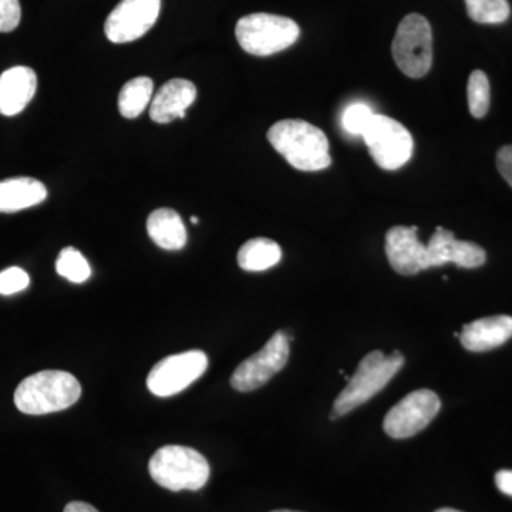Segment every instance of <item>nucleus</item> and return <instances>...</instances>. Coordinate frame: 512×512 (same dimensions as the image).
<instances>
[{
	"instance_id": "30",
	"label": "nucleus",
	"mask_w": 512,
	"mask_h": 512,
	"mask_svg": "<svg viewBox=\"0 0 512 512\" xmlns=\"http://www.w3.org/2000/svg\"><path fill=\"white\" fill-rule=\"evenodd\" d=\"M64 512H99L93 505L82 503V501H73L67 504Z\"/></svg>"
},
{
	"instance_id": "7",
	"label": "nucleus",
	"mask_w": 512,
	"mask_h": 512,
	"mask_svg": "<svg viewBox=\"0 0 512 512\" xmlns=\"http://www.w3.org/2000/svg\"><path fill=\"white\" fill-rule=\"evenodd\" d=\"M362 137L373 161L383 170H399L413 156L412 134L392 117L375 114Z\"/></svg>"
},
{
	"instance_id": "20",
	"label": "nucleus",
	"mask_w": 512,
	"mask_h": 512,
	"mask_svg": "<svg viewBox=\"0 0 512 512\" xmlns=\"http://www.w3.org/2000/svg\"><path fill=\"white\" fill-rule=\"evenodd\" d=\"M467 13L474 22L483 25H498L510 18L508 0H464Z\"/></svg>"
},
{
	"instance_id": "17",
	"label": "nucleus",
	"mask_w": 512,
	"mask_h": 512,
	"mask_svg": "<svg viewBox=\"0 0 512 512\" xmlns=\"http://www.w3.org/2000/svg\"><path fill=\"white\" fill-rule=\"evenodd\" d=\"M147 232L154 244L165 251H180L187 244V229L180 214L170 208L151 212L147 220Z\"/></svg>"
},
{
	"instance_id": "1",
	"label": "nucleus",
	"mask_w": 512,
	"mask_h": 512,
	"mask_svg": "<svg viewBox=\"0 0 512 512\" xmlns=\"http://www.w3.org/2000/svg\"><path fill=\"white\" fill-rule=\"evenodd\" d=\"M268 140L296 170L320 171L332 164L328 137L308 121H278L269 128Z\"/></svg>"
},
{
	"instance_id": "31",
	"label": "nucleus",
	"mask_w": 512,
	"mask_h": 512,
	"mask_svg": "<svg viewBox=\"0 0 512 512\" xmlns=\"http://www.w3.org/2000/svg\"><path fill=\"white\" fill-rule=\"evenodd\" d=\"M436 512H461V511L453 510V508H441V510H437Z\"/></svg>"
},
{
	"instance_id": "4",
	"label": "nucleus",
	"mask_w": 512,
	"mask_h": 512,
	"mask_svg": "<svg viewBox=\"0 0 512 512\" xmlns=\"http://www.w3.org/2000/svg\"><path fill=\"white\" fill-rule=\"evenodd\" d=\"M150 476L170 491H198L208 483L210 464L197 450L184 446L161 447L148 464Z\"/></svg>"
},
{
	"instance_id": "14",
	"label": "nucleus",
	"mask_w": 512,
	"mask_h": 512,
	"mask_svg": "<svg viewBox=\"0 0 512 512\" xmlns=\"http://www.w3.org/2000/svg\"><path fill=\"white\" fill-rule=\"evenodd\" d=\"M37 76L30 67L16 66L0 76V114L16 116L35 97Z\"/></svg>"
},
{
	"instance_id": "22",
	"label": "nucleus",
	"mask_w": 512,
	"mask_h": 512,
	"mask_svg": "<svg viewBox=\"0 0 512 512\" xmlns=\"http://www.w3.org/2000/svg\"><path fill=\"white\" fill-rule=\"evenodd\" d=\"M468 109H470L471 116L476 119H483L485 114L490 109V80L487 74L481 70H474L470 74L467 86Z\"/></svg>"
},
{
	"instance_id": "16",
	"label": "nucleus",
	"mask_w": 512,
	"mask_h": 512,
	"mask_svg": "<svg viewBox=\"0 0 512 512\" xmlns=\"http://www.w3.org/2000/svg\"><path fill=\"white\" fill-rule=\"evenodd\" d=\"M47 198V188L36 178L18 177L0 181V212L12 214L35 207Z\"/></svg>"
},
{
	"instance_id": "2",
	"label": "nucleus",
	"mask_w": 512,
	"mask_h": 512,
	"mask_svg": "<svg viewBox=\"0 0 512 512\" xmlns=\"http://www.w3.org/2000/svg\"><path fill=\"white\" fill-rule=\"evenodd\" d=\"M82 396L79 380L62 370H43L26 377L15 392L19 412L43 416L69 409Z\"/></svg>"
},
{
	"instance_id": "25",
	"label": "nucleus",
	"mask_w": 512,
	"mask_h": 512,
	"mask_svg": "<svg viewBox=\"0 0 512 512\" xmlns=\"http://www.w3.org/2000/svg\"><path fill=\"white\" fill-rule=\"evenodd\" d=\"M375 113L365 103L350 104L348 109L343 111L342 127L346 133L352 136H363L367 127L372 123Z\"/></svg>"
},
{
	"instance_id": "32",
	"label": "nucleus",
	"mask_w": 512,
	"mask_h": 512,
	"mask_svg": "<svg viewBox=\"0 0 512 512\" xmlns=\"http://www.w3.org/2000/svg\"><path fill=\"white\" fill-rule=\"evenodd\" d=\"M192 224H198V218L197 217H191Z\"/></svg>"
},
{
	"instance_id": "33",
	"label": "nucleus",
	"mask_w": 512,
	"mask_h": 512,
	"mask_svg": "<svg viewBox=\"0 0 512 512\" xmlns=\"http://www.w3.org/2000/svg\"><path fill=\"white\" fill-rule=\"evenodd\" d=\"M272 512H298V511L278 510V511H272Z\"/></svg>"
},
{
	"instance_id": "12",
	"label": "nucleus",
	"mask_w": 512,
	"mask_h": 512,
	"mask_svg": "<svg viewBox=\"0 0 512 512\" xmlns=\"http://www.w3.org/2000/svg\"><path fill=\"white\" fill-rule=\"evenodd\" d=\"M386 255L397 274L417 275L427 268L426 245L417 238V227L397 225L386 234Z\"/></svg>"
},
{
	"instance_id": "28",
	"label": "nucleus",
	"mask_w": 512,
	"mask_h": 512,
	"mask_svg": "<svg viewBox=\"0 0 512 512\" xmlns=\"http://www.w3.org/2000/svg\"><path fill=\"white\" fill-rule=\"evenodd\" d=\"M497 167L504 180L512 187V146L500 148L497 154Z\"/></svg>"
},
{
	"instance_id": "19",
	"label": "nucleus",
	"mask_w": 512,
	"mask_h": 512,
	"mask_svg": "<svg viewBox=\"0 0 512 512\" xmlns=\"http://www.w3.org/2000/svg\"><path fill=\"white\" fill-rule=\"evenodd\" d=\"M154 83L150 77L141 76L124 84L119 96V111L126 119H136L153 100Z\"/></svg>"
},
{
	"instance_id": "6",
	"label": "nucleus",
	"mask_w": 512,
	"mask_h": 512,
	"mask_svg": "<svg viewBox=\"0 0 512 512\" xmlns=\"http://www.w3.org/2000/svg\"><path fill=\"white\" fill-rule=\"evenodd\" d=\"M392 55L406 76L420 79L433 64V32L429 20L412 13L400 22L394 36Z\"/></svg>"
},
{
	"instance_id": "29",
	"label": "nucleus",
	"mask_w": 512,
	"mask_h": 512,
	"mask_svg": "<svg viewBox=\"0 0 512 512\" xmlns=\"http://www.w3.org/2000/svg\"><path fill=\"white\" fill-rule=\"evenodd\" d=\"M495 484L498 490L505 495L512 497V470H501L495 474Z\"/></svg>"
},
{
	"instance_id": "27",
	"label": "nucleus",
	"mask_w": 512,
	"mask_h": 512,
	"mask_svg": "<svg viewBox=\"0 0 512 512\" xmlns=\"http://www.w3.org/2000/svg\"><path fill=\"white\" fill-rule=\"evenodd\" d=\"M22 19L19 0H0V32L9 33L18 28Z\"/></svg>"
},
{
	"instance_id": "9",
	"label": "nucleus",
	"mask_w": 512,
	"mask_h": 512,
	"mask_svg": "<svg viewBox=\"0 0 512 512\" xmlns=\"http://www.w3.org/2000/svg\"><path fill=\"white\" fill-rule=\"evenodd\" d=\"M440 409V397L433 390H416L407 394L386 414L383 421L384 433L392 439H409L426 429Z\"/></svg>"
},
{
	"instance_id": "21",
	"label": "nucleus",
	"mask_w": 512,
	"mask_h": 512,
	"mask_svg": "<svg viewBox=\"0 0 512 512\" xmlns=\"http://www.w3.org/2000/svg\"><path fill=\"white\" fill-rule=\"evenodd\" d=\"M57 274L73 284H83L92 276V268L82 252L76 248H64L56 261Z\"/></svg>"
},
{
	"instance_id": "24",
	"label": "nucleus",
	"mask_w": 512,
	"mask_h": 512,
	"mask_svg": "<svg viewBox=\"0 0 512 512\" xmlns=\"http://www.w3.org/2000/svg\"><path fill=\"white\" fill-rule=\"evenodd\" d=\"M487 261V255L480 245L468 241H454L453 251H451L450 264L460 266V268L474 269L480 268Z\"/></svg>"
},
{
	"instance_id": "11",
	"label": "nucleus",
	"mask_w": 512,
	"mask_h": 512,
	"mask_svg": "<svg viewBox=\"0 0 512 512\" xmlns=\"http://www.w3.org/2000/svg\"><path fill=\"white\" fill-rule=\"evenodd\" d=\"M161 0H121L104 25L110 42L130 43L146 35L160 16Z\"/></svg>"
},
{
	"instance_id": "18",
	"label": "nucleus",
	"mask_w": 512,
	"mask_h": 512,
	"mask_svg": "<svg viewBox=\"0 0 512 512\" xmlns=\"http://www.w3.org/2000/svg\"><path fill=\"white\" fill-rule=\"evenodd\" d=\"M282 259V249L268 238L249 239L238 252V265L247 272H264Z\"/></svg>"
},
{
	"instance_id": "10",
	"label": "nucleus",
	"mask_w": 512,
	"mask_h": 512,
	"mask_svg": "<svg viewBox=\"0 0 512 512\" xmlns=\"http://www.w3.org/2000/svg\"><path fill=\"white\" fill-rule=\"evenodd\" d=\"M208 367V357L201 350L165 357L151 369L147 387L154 396L171 397L184 392L200 379Z\"/></svg>"
},
{
	"instance_id": "5",
	"label": "nucleus",
	"mask_w": 512,
	"mask_h": 512,
	"mask_svg": "<svg viewBox=\"0 0 512 512\" xmlns=\"http://www.w3.org/2000/svg\"><path fill=\"white\" fill-rule=\"evenodd\" d=\"M235 35L239 46L249 55L271 56L295 45L301 29L285 16L252 13L238 20Z\"/></svg>"
},
{
	"instance_id": "23",
	"label": "nucleus",
	"mask_w": 512,
	"mask_h": 512,
	"mask_svg": "<svg viewBox=\"0 0 512 512\" xmlns=\"http://www.w3.org/2000/svg\"><path fill=\"white\" fill-rule=\"evenodd\" d=\"M456 239L453 232L437 227L429 244L426 245L427 268H439V266L450 264L451 249Z\"/></svg>"
},
{
	"instance_id": "15",
	"label": "nucleus",
	"mask_w": 512,
	"mask_h": 512,
	"mask_svg": "<svg viewBox=\"0 0 512 512\" xmlns=\"http://www.w3.org/2000/svg\"><path fill=\"white\" fill-rule=\"evenodd\" d=\"M458 338L470 352H488L500 348L512 338V318L500 315L474 320L463 326Z\"/></svg>"
},
{
	"instance_id": "3",
	"label": "nucleus",
	"mask_w": 512,
	"mask_h": 512,
	"mask_svg": "<svg viewBox=\"0 0 512 512\" xmlns=\"http://www.w3.org/2000/svg\"><path fill=\"white\" fill-rule=\"evenodd\" d=\"M404 356L400 352H393L386 356L380 350L370 352L359 363L355 375L350 377L345 389L333 403L330 420L345 416L357 407L369 402L373 396L382 392L390 380L402 369Z\"/></svg>"
},
{
	"instance_id": "26",
	"label": "nucleus",
	"mask_w": 512,
	"mask_h": 512,
	"mask_svg": "<svg viewBox=\"0 0 512 512\" xmlns=\"http://www.w3.org/2000/svg\"><path fill=\"white\" fill-rule=\"evenodd\" d=\"M30 285L29 275L18 266L0 272V295L9 296L25 291Z\"/></svg>"
},
{
	"instance_id": "8",
	"label": "nucleus",
	"mask_w": 512,
	"mask_h": 512,
	"mask_svg": "<svg viewBox=\"0 0 512 512\" xmlns=\"http://www.w3.org/2000/svg\"><path fill=\"white\" fill-rule=\"evenodd\" d=\"M291 340L292 336H289L286 330L276 332L264 348L254 356L248 357L235 369L231 377V386L237 392L248 393L268 383L288 363Z\"/></svg>"
},
{
	"instance_id": "13",
	"label": "nucleus",
	"mask_w": 512,
	"mask_h": 512,
	"mask_svg": "<svg viewBox=\"0 0 512 512\" xmlns=\"http://www.w3.org/2000/svg\"><path fill=\"white\" fill-rule=\"evenodd\" d=\"M197 99V87L190 80L173 79L164 84L151 100L150 117L158 124L185 119L187 109Z\"/></svg>"
}]
</instances>
